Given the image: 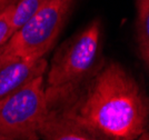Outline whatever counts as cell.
<instances>
[{
  "label": "cell",
  "instance_id": "1",
  "mask_svg": "<svg viewBox=\"0 0 149 140\" xmlns=\"http://www.w3.org/2000/svg\"><path fill=\"white\" fill-rule=\"evenodd\" d=\"M48 110L110 140H136L148 126L145 92L113 60L102 59L79 87Z\"/></svg>",
  "mask_w": 149,
  "mask_h": 140
},
{
  "label": "cell",
  "instance_id": "2",
  "mask_svg": "<svg viewBox=\"0 0 149 140\" xmlns=\"http://www.w3.org/2000/svg\"><path fill=\"white\" fill-rule=\"evenodd\" d=\"M101 24L95 19L68 39L54 56L45 79L48 109L55 107L87 79L102 61Z\"/></svg>",
  "mask_w": 149,
  "mask_h": 140
},
{
  "label": "cell",
  "instance_id": "3",
  "mask_svg": "<svg viewBox=\"0 0 149 140\" xmlns=\"http://www.w3.org/2000/svg\"><path fill=\"white\" fill-rule=\"evenodd\" d=\"M76 0H44L35 15L0 47V60L45 57L52 49Z\"/></svg>",
  "mask_w": 149,
  "mask_h": 140
},
{
  "label": "cell",
  "instance_id": "4",
  "mask_svg": "<svg viewBox=\"0 0 149 140\" xmlns=\"http://www.w3.org/2000/svg\"><path fill=\"white\" fill-rule=\"evenodd\" d=\"M47 114L45 76H39L0 99V134L13 140H39Z\"/></svg>",
  "mask_w": 149,
  "mask_h": 140
},
{
  "label": "cell",
  "instance_id": "5",
  "mask_svg": "<svg viewBox=\"0 0 149 140\" xmlns=\"http://www.w3.org/2000/svg\"><path fill=\"white\" fill-rule=\"evenodd\" d=\"M48 62L45 57L27 56L0 60V99L39 76H45Z\"/></svg>",
  "mask_w": 149,
  "mask_h": 140
},
{
  "label": "cell",
  "instance_id": "6",
  "mask_svg": "<svg viewBox=\"0 0 149 140\" xmlns=\"http://www.w3.org/2000/svg\"><path fill=\"white\" fill-rule=\"evenodd\" d=\"M39 139L42 140H110L100 134L67 120L52 110L39 128Z\"/></svg>",
  "mask_w": 149,
  "mask_h": 140
},
{
  "label": "cell",
  "instance_id": "7",
  "mask_svg": "<svg viewBox=\"0 0 149 140\" xmlns=\"http://www.w3.org/2000/svg\"><path fill=\"white\" fill-rule=\"evenodd\" d=\"M135 17V41L137 52L148 68L149 65V0H136Z\"/></svg>",
  "mask_w": 149,
  "mask_h": 140
},
{
  "label": "cell",
  "instance_id": "8",
  "mask_svg": "<svg viewBox=\"0 0 149 140\" xmlns=\"http://www.w3.org/2000/svg\"><path fill=\"white\" fill-rule=\"evenodd\" d=\"M44 0H17L10 16V37L24 26L39 9Z\"/></svg>",
  "mask_w": 149,
  "mask_h": 140
},
{
  "label": "cell",
  "instance_id": "9",
  "mask_svg": "<svg viewBox=\"0 0 149 140\" xmlns=\"http://www.w3.org/2000/svg\"><path fill=\"white\" fill-rule=\"evenodd\" d=\"M13 5H10L0 11V47L10 38V16Z\"/></svg>",
  "mask_w": 149,
  "mask_h": 140
},
{
  "label": "cell",
  "instance_id": "10",
  "mask_svg": "<svg viewBox=\"0 0 149 140\" xmlns=\"http://www.w3.org/2000/svg\"><path fill=\"white\" fill-rule=\"evenodd\" d=\"M16 1L17 0H0V11L3 10L8 6H10V5H13Z\"/></svg>",
  "mask_w": 149,
  "mask_h": 140
},
{
  "label": "cell",
  "instance_id": "11",
  "mask_svg": "<svg viewBox=\"0 0 149 140\" xmlns=\"http://www.w3.org/2000/svg\"><path fill=\"white\" fill-rule=\"evenodd\" d=\"M136 140H149V136H148V130L145 131L143 134H140Z\"/></svg>",
  "mask_w": 149,
  "mask_h": 140
},
{
  "label": "cell",
  "instance_id": "12",
  "mask_svg": "<svg viewBox=\"0 0 149 140\" xmlns=\"http://www.w3.org/2000/svg\"><path fill=\"white\" fill-rule=\"evenodd\" d=\"M0 140H13V139H9V138H7V137H5V136L0 134Z\"/></svg>",
  "mask_w": 149,
  "mask_h": 140
}]
</instances>
